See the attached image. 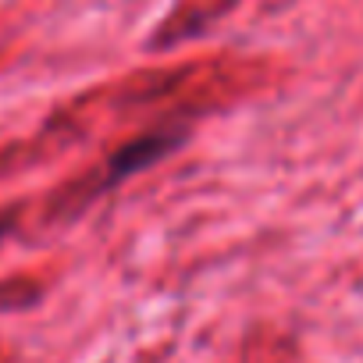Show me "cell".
I'll use <instances>...</instances> for the list:
<instances>
[{
    "label": "cell",
    "mask_w": 363,
    "mask_h": 363,
    "mask_svg": "<svg viewBox=\"0 0 363 363\" xmlns=\"http://www.w3.org/2000/svg\"><path fill=\"white\" fill-rule=\"evenodd\" d=\"M182 139H186V125H178V121H167V125H157L150 132H139L135 139L121 143L111 157H104L96 167L61 182L57 189H50V196L36 207L29 228L36 232H54V228H65L72 225L82 211H89L111 186H118L121 178L150 167L157 157L171 153Z\"/></svg>",
    "instance_id": "cell-1"
}]
</instances>
